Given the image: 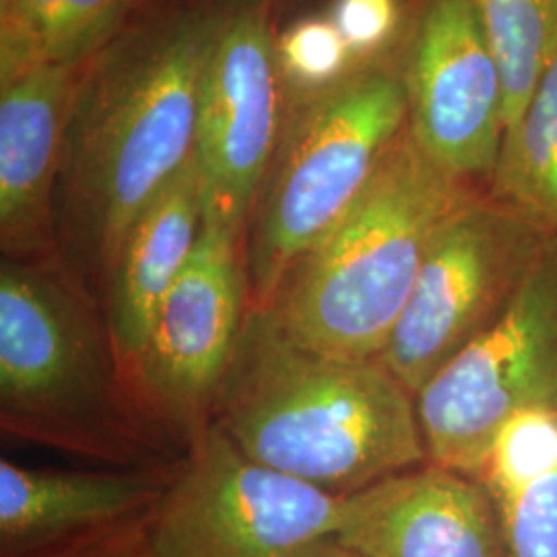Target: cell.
<instances>
[{
    "mask_svg": "<svg viewBox=\"0 0 557 557\" xmlns=\"http://www.w3.org/2000/svg\"><path fill=\"white\" fill-rule=\"evenodd\" d=\"M478 188L430 160L405 126L356 202L257 310L306 347L379 359L440 225Z\"/></svg>",
    "mask_w": 557,
    "mask_h": 557,
    "instance_id": "cell-3",
    "label": "cell"
},
{
    "mask_svg": "<svg viewBox=\"0 0 557 557\" xmlns=\"http://www.w3.org/2000/svg\"><path fill=\"white\" fill-rule=\"evenodd\" d=\"M131 2L0 0V81L41 66L85 64L122 29Z\"/></svg>",
    "mask_w": 557,
    "mask_h": 557,
    "instance_id": "cell-16",
    "label": "cell"
},
{
    "mask_svg": "<svg viewBox=\"0 0 557 557\" xmlns=\"http://www.w3.org/2000/svg\"><path fill=\"white\" fill-rule=\"evenodd\" d=\"M329 17L361 62L386 52L397 41L405 11L400 0H335Z\"/></svg>",
    "mask_w": 557,
    "mask_h": 557,
    "instance_id": "cell-22",
    "label": "cell"
},
{
    "mask_svg": "<svg viewBox=\"0 0 557 557\" xmlns=\"http://www.w3.org/2000/svg\"><path fill=\"white\" fill-rule=\"evenodd\" d=\"M262 184L244 264L250 308H264L294 267L356 202L407 126L393 46L304 96Z\"/></svg>",
    "mask_w": 557,
    "mask_h": 557,
    "instance_id": "cell-5",
    "label": "cell"
},
{
    "mask_svg": "<svg viewBox=\"0 0 557 557\" xmlns=\"http://www.w3.org/2000/svg\"><path fill=\"white\" fill-rule=\"evenodd\" d=\"M145 524L143 557H298L337 535L345 496L246 457L211 421Z\"/></svg>",
    "mask_w": 557,
    "mask_h": 557,
    "instance_id": "cell-6",
    "label": "cell"
},
{
    "mask_svg": "<svg viewBox=\"0 0 557 557\" xmlns=\"http://www.w3.org/2000/svg\"><path fill=\"white\" fill-rule=\"evenodd\" d=\"M430 462L478 478L508 419L557 407V234L515 296L416 397Z\"/></svg>",
    "mask_w": 557,
    "mask_h": 557,
    "instance_id": "cell-7",
    "label": "cell"
},
{
    "mask_svg": "<svg viewBox=\"0 0 557 557\" xmlns=\"http://www.w3.org/2000/svg\"><path fill=\"white\" fill-rule=\"evenodd\" d=\"M81 66H41L0 85V248L7 260H60V163Z\"/></svg>",
    "mask_w": 557,
    "mask_h": 557,
    "instance_id": "cell-13",
    "label": "cell"
},
{
    "mask_svg": "<svg viewBox=\"0 0 557 557\" xmlns=\"http://www.w3.org/2000/svg\"><path fill=\"white\" fill-rule=\"evenodd\" d=\"M487 193L557 234V50L531 100L504 133Z\"/></svg>",
    "mask_w": 557,
    "mask_h": 557,
    "instance_id": "cell-17",
    "label": "cell"
},
{
    "mask_svg": "<svg viewBox=\"0 0 557 557\" xmlns=\"http://www.w3.org/2000/svg\"><path fill=\"white\" fill-rule=\"evenodd\" d=\"M283 81L301 91H319L343 79L359 60L331 17H310L292 25L277 38Z\"/></svg>",
    "mask_w": 557,
    "mask_h": 557,
    "instance_id": "cell-20",
    "label": "cell"
},
{
    "mask_svg": "<svg viewBox=\"0 0 557 557\" xmlns=\"http://www.w3.org/2000/svg\"><path fill=\"white\" fill-rule=\"evenodd\" d=\"M277 38L259 2L225 11L205 64L195 161L202 220L244 242L283 135Z\"/></svg>",
    "mask_w": 557,
    "mask_h": 557,
    "instance_id": "cell-11",
    "label": "cell"
},
{
    "mask_svg": "<svg viewBox=\"0 0 557 557\" xmlns=\"http://www.w3.org/2000/svg\"><path fill=\"white\" fill-rule=\"evenodd\" d=\"M172 467L50 471L0 460V557H38L149 517Z\"/></svg>",
    "mask_w": 557,
    "mask_h": 557,
    "instance_id": "cell-14",
    "label": "cell"
},
{
    "mask_svg": "<svg viewBox=\"0 0 557 557\" xmlns=\"http://www.w3.org/2000/svg\"><path fill=\"white\" fill-rule=\"evenodd\" d=\"M298 557H359L356 554H351L349 549H345L343 545H338L335 539H326V541H320L317 545L308 547L306 552H301Z\"/></svg>",
    "mask_w": 557,
    "mask_h": 557,
    "instance_id": "cell-24",
    "label": "cell"
},
{
    "mask_svg": "<svg viewBox=\"0 0 557 557\" xmlns=\"http://www.w3.org/2000/svg\"><path fill=\"white\" fill-rule=\"evenodd\" d=\"M213 423L246 457L335 496L430 462L416 397L380 359L306 347L257 308Z\"/></svg>",
    "mask_w": 557,
    "mask_h": 557,
    "instance_id": "cell-2",
    "label": "cell"
},
{
    "mask_svg": "<svg viewBox=\"0 0 557 557\" xmlns=\"http://www.w3.org/2000/svg\"><path fill=\"white\" fill-rule=\"evenodd\" d=\"M200 227L202 193L193 156L133 225L106 287L103 314L128 382L161 301L195 252Z\"/></svg>",
    "mask_w": 557,
    "mask_h": 557,
    "instance_id": "cell-15",
    "label": "cell"
},
{
    "mask_svg": "<svg viewBox=\"0 0 557 557\" xmlns=\"http://www.w3.org/2000/svg\"><path fill=\"white\" fill-rule=\"evenodd\" d=\"M506 89V128L531 100L557 50V0H475Z\"/></svg>",
    "mask_w": 557,
    "mask_h": 557,
    "instance_id": "cell-18",
    "label": "cell"
},
{
    "mask_svg": "<svg viewBox=\"0 0 557 557\" xmlns=\"http://www.w3.org/2000/svg\"><path fill=\"white\" fill-rule=\"evenodd\" d=\"M147 518H143L135 524L122 527L119 531L106 533L101 537L89 539L77 545H69L38 557H143V537H145Z\"/></svg>",
    "mask_w": 557,
    "mask_h": 557,
    "instance_id": "cell-23",
    "label": "cell"
},
{
    "mask_svg": "<svg viewBox=\"0 0 557 557\" xmlns=\"http://www.w3.org/2000/svg\"><path fill=\"white\" fill-rule=\"evenodd\" d=\"M554 467H557V407H535L502 425L475 479L498 508L527 483Z\"/></svg>",
    "mask_w": 557,
    "mask_h": 557,
    "instance_id": "cell-19",
    "label": "cell"
},
{
    "mask_svg": "<svg viewBox=\"0 0 557 557\" xmlns=\"http://www.w3.org/2000/svg\"><path fill=\"white\" fill-rule=\"evenodd\" d=\"M223 17L211 7L153 17L81 66L57 238L60 262L89 292L108 287L133 225L195 156L200 79Z\"/></svg>",
    "mask_w": 557,
    "mask_h": 557,
    "instance_id": "cell-1",
    "label": "cell"
},
{
    "mask_svg": "<svg viewBox=\"0 0 557 557\" xmlns=\"http://www.w3.org/2000/svg\"><path fill=\"white\" fill-rule=\"evenodd\" d=\"M333 539L359 557H508L487 490L434 462L345 496Z\"/></svg>",
    "mask_w": 557,
    "mask_h": 557,
    "instance_id": "cell-12",
    "label": "cell"
},
{
    "mask_svg": "<svg viewBox=\"0 0 557 557\" xmlns=\"http://www.w3.org/2000/svg\"><path fill=\"white\" fill-rule=\"evenodd\" d=\"M393 54L419 149L455 178L490 184L506 133V89L475 0H411Z\"/></svg>",
    "mask_w": 557,
    "mask_h": 557,
    "instance_id": "cell-9",
    "label": "cell"
},
{
    "mask_svg": "<svg viewBox=\"0 0 557 557\" xmlns=\"http://www.w3.org/2000/svg\"><path fill=\"white\" fill-rule=\"evenodd\" d=\"M549 236L487 190H473L440 225L380 361L418 397L498 319Z\"/></svg>",
    "mask_w": 557,
    "mask_h": 557,
    "instance_id": "cell-8",
    "label": "cell"
},
{
    "mask_svg": "<svg viewBox=\"0 0 557 557\" xmlns=\"http://www.w3.org/2000/svg\"><path fill=\"white\" fill-rule=\"evenodd\" d=\"M508 557H557V467L498 506Z\"/></svg>",
    "mask_w": 557,
    "mask_h": 557,
    "instance_id": "cell-21",
    "label": "cell"
},
{
    "mask_svg": "<svg viewBox=\"0 0 557 557\" xmlns=\"http://www.w3.org/2000/svg\"><path fill=\"white\" fill-rule=\"evenodd\" d=\"M0 428L112 462L156 446L98 299L60 260H2Z\"/></svg>",
    "mask_w": 557,
    "mask_h": 557,
    "instance_id": "cell-4",
    "label": "cell"
},
{
    "mask_svg": "<svg viewBox=\"0 0 557 557\" xmlns=\"http://www.w3.org/2000/svg\"><path fill=\"white\" fill-rule=\"evenodd\" d=\"M242 244L202 220L195 252L161 301L131 372L147 416L186 444L213 421L250 308Z\"/></svg>",
    "mask_w": 557,
    "mask_h": 557,
    "instance_id": "cell-10",
    "label": "cell"
}]
</instances>
